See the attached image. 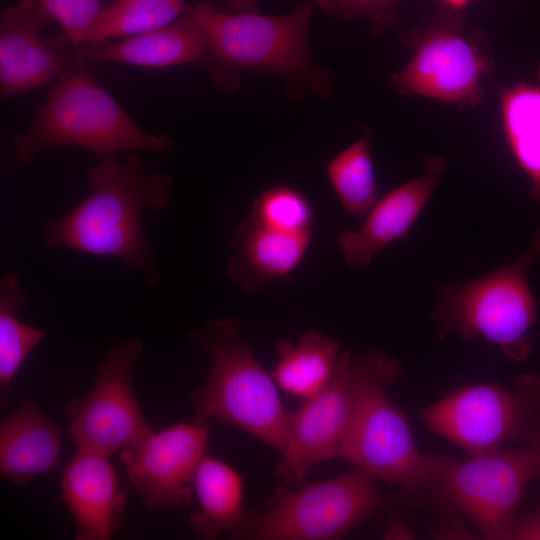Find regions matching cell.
Segmentation results:
<instances>
[{"label":"cell","mask_w":540,"mask_h":540,"mask_svg":"<svg viewBox=\"0 0 540 540\" xmlns=\"http://www.w3.org/2000/svg\"><path fill=\"white\" fill-rule=\"evenodd\" d=\"M86 178L89 195L66 214L44 223L45 245L115 258L141 272L150 286H157L160 273L142 211L166 207L172 177L148 173L141 157L131 153L124 161L114 155L102 157L87 171Z\"/></svg>","instance_id":"obj_1"},{"label":"cell","mask_w":540,"mask_h":540,"mask_svg":"<svg viewBox=\"0 0 540 540\" xmlns=\"http://www.w3.org/2000/svg\"><path fill=\"white\" fill-rule=\"evenodd\" d=\"M313 9L308 3L279 16L228 14L203 2L189 10L208 39V52L201 61L214 86L233 92L240 85L242 72H258L283 79L294 96L310 93L321 99L329 97L333 72L317 67L309 49Z\"/></svg>","instance_id":"obj_2"},{"label":"cell","mask_w":540,"mask_h":540,"mask_svg":"<svg viewBox=\"0 0 540 540\" xmlns=\"http://www.w3.org/2000/svg\"><path fill=\"white\" fill-rule=\"evenodd\" d=\"M168 135L143 130L94 77L80 68L53 85L30 125L10 142L14 168L30 166L50 146H74L101 157L124 151L171 152Z\"/></svg>","instance_id":"obj_3"},{"label":"cell","mask_w":540,"mask_h":540,"mask_svg":"<svg viewBox=\"0 0 540 540\" xmlns=\"http://www.w3.org/2000/svg\"><path fill=\"white\" fill-rule=\"evenodd\" d=\"M210 362L204 383L191 394L195 420L241 429L281 455L287 447V412L276 383L259 364L234 318H219L187 334Z\"/></svg>","instance_id":"obj_4"},{"label":"cell","mask_w":540,"mask_h":540,"mask_svg":"<svg viewBox=\"0 0 540 540\" xmlns=\"http://www.w3.org/2000/svg\"><path fill=\"white\" fill-rule=\"evenodd\" d=\"M539 257L540 230L513 262L481 277L440 287L432 309L437 337H481L514 361L526 359L534 348L531 330L538 321L527 272Z\"/></svg>","instance_id":"obj_5"},{"label":"cell","mask_w":540,"mask_h":540,"mask_svg":"<svg viewBox=\"0 0 540 540\" xmlns=\"http://www.w3.org/2000/svg\"><path fill=\"white\" fill-rule=\"evenodd\" d=\"M428 500L462 515L486 539H511L528 485L540 477V437L459 461L428 454Z\"/></svg>","instance_id":"obj_6"},{"label":"cell","mask_w":540,"mask_h":540,"mask_svg":"<svg viewBox=\"0 0 540 540\" xmlns=\"http://www.w3.org/2000/svg\"><path fill=\"white\" fill-rule=\"evenodd\" d=\"M402 371L401 363L380 349L341 351L328 383L287 414V447L275 471L283 485L299 486L314 466L338 458L364 392L382 379L399 381Z\"/></svg>","instance_id":"obj_7"},{"label":"cell","mask_w":540,"mask_h":540,"mask_svg":"<svg viewBox=\"0 0 540 540\" xmlns=\"http://www.w3.org/2000/svg\"><path fill=\"white\" fill-rule=\"evenodd\" d=\"M401 41L413 52L389 78L399 95L422 96L460 109L481 104L494 58L486 34L467 28L463 11L442 7L434 18L403 34Z\"/></svg>","instance_id":"obj_8"},{"label":"cell","mask_w":540,"mask_h":540,"mask_svg":"<svg viewBox=\"0 0 540 540\" xmlns=\"http://www.w3.org/2000/svg\"><path fill=\"white\" fill-rule=\"evenodd\" d=\"M389 502L376 478L353 467L333 479L282 487L260 511L246 509L227 536L237 540H335L364 520L385 511Z\"/></svg>","instance_id":"obj_9"},{"label":"cell","mask_w":540,"mask_h":540,"mask_svg":"<svg viewBox=\"0 0 540 540\" xmlns=\"http://www.w3.org/2000/svg\"><path fill=\"white\" fill-rule=\"evenodd\" d=\"M418 416L431 432L470 455L509 443L528 445L540 437V376L521 374L512 389L466 386L421 408Z\"/></svg>","instance_id":"obj_10"},{"label":"cell","mask_w":540,"mask_h":540,"mask_svg":"<svg viewBox=\"0 0 540 540\" xmlns=\"http://www.w3.org/2000/svg\"><path fill=\"white\" fill-rule=\"evenodd\" d=\"M398 380L382 379L364 392L338 458L402 489L411 503L428 500V454L418 449L408 418L387 393Z\"/></svg>","instance_id":"obj_11"},{"label":"cell","mask_w":540,"mask_h":540,"mask_svg":"<svg viewBox=\"0 0 540 540\" xmlns=\"http://www.w3.org/2000/svg\"><path fill=\"white\" fill-rule=\"evenodd\" d=\"M142 349L139 338L112 345L98 366L91 390L67 405L69 432L77 449L110 456L136 446L153 432L133 385Z\"/></svg>","instance_id":"obj_12"},{"label":"cell","mask_w":540,"mask_h":540,"mask_svg":"<svg viewBox=\"0 0 540 540\" xmlns=\"http://www.w3.org/2000/svg\"><path fill=\"white\" fill-rule=\"evenodd\" d=\"M209 423L179 422L152 432L120 460L142 503L151 510H177L190 505L193 479L206 454Z\"/></svg>","instance_id":"obj_13"},{"label":"cell","mask_w":540,"mask_h":540,"mask_svg":"<svg viewBox=\"0 0 540 540\" xmlns=\"http://www.w3.org/2000/svg\"><path fill=\"white\" fill-rule=\"evenodd\" d=\"M49 16L39 0H20L0 15V92L12 97L84 68L65 34L44 37Z\"/></svg>","instance_id":"obj_14"},{"label":"cell","mask_w":540,"mask_h":540,"mask_svg":"<svg viewBox=\"0 0 540 540\" xmlns=\"http://www.w3.org/2000/svg\"><path fill=\"white\" fill-rule=\"evenodd\" d=\"M424 165V172L420 176L376 202L357 231L340 234L338 244L347 265L365 270L386 246L408 237L412 225L433 196L447 168L446 160L437 155L428 156Z\"/></svg>","instance_id":"obj_15"},{"label":"cell","mask_w":540,"mask_h":540,"mask_svg":"<svg viewBox=\"0 0 540 540\" xmlns=\"http://www.w3.org/2000/svg\"><path fill=\"white\" fill-rule=\"evenodd\" d=\"M59 485L78 529L77 540H109L120 529L127 498L108 455L77 449Z\"/></svg>","instance_id":"obj_16"},{"label":"cell","mask_w":540,"mask_h":540,"mask_svg":"<svg viewBox=\"0 0 540 540\" xmlns=\"http://www.w3.org/2000/svg\"><path fill=\"white\" fill-rule=\"evenodd\" d=\"M311 231L289 232L260 224L249 216L236 228L230 248L229 279L250 293H258L287 278L301 263Z\"/></svg>","instance_id":"obj_17"},{"label":"cell","mask_w":540,"mask_h":540,"mask_svg":"<svg viewBox=\"0 0 540 540\" xmlns=\"http://www.w3.org/2000/svg\"><path fill=\"white\" fill-rule=\"evenodd\" d=\"M78 62L122 63L164 68L202 60L208 52L206 33L190 12L159 29L114 43L73 46Z\"/></svg>","instance_id":"obj_18"},{"label":"cell","mask_w":540,"mask_h":540,"mask_svg":"<svg viewBox=\"0 0 540 540\" xmlns=\"http://www.w3.org/2000/svg\"><path fill=\"white\" fill-rule=\"evenodd\" d=\"M62 429L34 400H24L0 423V474L23 485L60 466Z\"/></svg>","instance_id":"obj_19"},{"label":"cell","mask_w":540,"mask_h":540,"mask_svg":"<svg viewBox=\"0 0 540 540\" xmlns=\"http://www.w3.org/2000/svg\"><path fill=\"white\" fill-rule=\"evenodd\" d=\"M193 488L199 509L189 516L191 531L202 540H214L221 534L228 536L240 524L246 510L239 472L205 454L195 471Z\"/></svg>","instance_id":"obj_20"},{"label":"cell","mask_w":540,"mask_h":540,"mask_svg":"<svg viewBox=\"0 0 540 540\" xmlns=\"http://www.w3.org/2000/svg\"><path fill=\"white\" fill-rule=\"evenodd\" d=\"M277 352L279 360L271 374L275 383L288 394L306 400L331 379L341 349L336 340L308 330L296 343L280 340Z\"/></svg>","instance_id":"obj_21"},{"label":"cell","mask_w":540,"mask_h":540,"mask_svg":"<svg viewBox=\"0 0 540 540\" xmlns=\"http://www.w3.org/2000/svg\"><path fill=\"white\" fill-rule=\"evenodd\" d=\"M500 112L512 155L531 181L532 194L540 204V61L536 83L501 90Z\"/></svg>","instance_id":"obj_22"},{"label":"cell","mask_w":540,"mask_h":540,"mask_svg":"<svg viewBox=\"0 0 540 540\" xmlns=\"http://www.w3.org/2000/svg\"><path fill=\"white\" fill-rule=\"evenodd\" d=\"M28 303V296L20 278L12 271L0 280V400L6 402L11 383L17 372L45 337L46 331L27 325L17 312Z\"/></svg>","instance_id":"obj_23"},{"label":"cell","mask_w":540,"mask_h":540,"mask_svg":"<svg viewBox=\"0 0 540 540\" xmlns=\"http://www.w3.org/2000/svg\"><path fill=\"white\" fill-rule=\"evenodd\" d=\"M185 10L184 0H117L103 8L80 44L135 37L174 22Z\"/></svg>","instance_id":"obj_24"},{"label":"cell","mask_w":540,"mask_h":540,"mask_svg":"<svg viewBox=\"0 0 540 540\" xmlns=\"http://www.w3.org/2000/svg\"><path fill=\"white\" fill-rule=\"evenodd\" d=\"M372 131L368 128L350 146L327 164L332 187L342 208L360 216L376 203L377 181L371 152Z\"/></svg>","instance_id":"obj_25"},{"label":"cell","mask_w":540,"mask_h":540,"mask_svg":"<svg viewBox=\"0 0 540 540\" xmlns=\"http://www.w3.org/2000/svg\"><path fill=\"white\" fill-rule=\"evenodd\" d=\"M249 217L273 228L289 232H309L313 209L302 192L280 185L265 190L256 198Z\"/></svg>","instance_id":"obj_26"},{"label":"cell","mask_w":540,"mask_h":540,"mask_svg":"<svg viewBox=\"0 0 540 540\" xmlns=\"http://www.w3.org/2000/svg\"><path fill=\"white\" fill-rule=\"evenodd\" d=\"M314 6L332 16L367 21L375 35L395 26L403 0H311Z\"/></svg>","instance_id":"obj_27"},{"label":"cell","mask_w":540,"mask_h":540,"mask_svg":"<svg viewBox=\"0 0 540 540\" xmlns=\"http://www.w3.org/2000/svg\"><path fill=\"white\" fill-rule=\"evenodd\" d=\"M50 19L55 20L73 46L82 42L103 6L101 0H39Z\"/></svg>","instance_id":"obj_28"},{"label":"cell","mask_w":540,"mask_h":540,"mask_svg":"<svg viewBox=\"0 0 540 540\" xmlns=\"http://www.w3.org/2000/svg\"><path fill=\"white\" fill-rule=\"evenodd\" d=\"M512 540H540V508L521 520H517L512 533Z\"/></svg>","instance_id":"obj_29"},{"label":"cell","mask_w":540,"mask_h":540,"mask_svg":"<svg viewBox=\"0 0 540 540\" xmlns=\"http://www.w3.org/2000/svg\"><path fill=\"white\" fill-rule=\"evenodd\" d=\"M229 8L236 13L257 12V0H229Z\"/></svg>","instance_id":"obj_30"},{"label":"cell","mask_w":540,"mask_h":540,"mask_svg":"<svg viewBox=\"0 0 540 540\" xmlns=\"http://www.w3.org/2000/svg\"><path fill=\"white\" fill-rule=\"evenodd\" d=\"M442 7L455 11H464L472 0H440Z\"/></svg>","instance_id":"obj_31"},{"label":"cell","mask_w":540,"mask_h":540,"mask_svg":"<svg viewBox=\"0 0 540 540\" xmlns=\"http://www.w3.org/2000/svg\"><path fill=\"white\" fill-rule=\"evenodd\" d=\"M536 508H540V501H539L538 506Z\"/></svg>","instance_id":"obj_32"}]
</instances>
